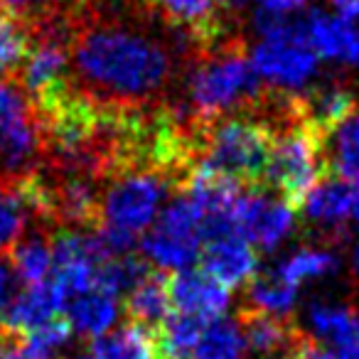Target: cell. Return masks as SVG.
<instances>
[{
  "label": "cell",
  "mask_w": 359,
  "mask_h": 359,
  "mask_svg": "<svg viewBox=\"0 0 359 359\" xmlns=\"http://www.w3.org/2000/svg\"><path fill=\"white\" fill-rule=\"evenodd\" d=\"M79 79L101 104L138 106L158 96L170 81L168 50L133 25L86 22L72 37Z\"/></svg>",
  "instance_id": "cell-1"
},
{
  "label": "cell",
  "mask_w": 359,
  "mask_h": 359,
  "mask_svg": "<svg viewBox=\"0 0 359 359\" xmlns=\"http://www.w3.org/2000/svg\"><path fill=\"white\" fill-rule=\"evenodd\" d=\"M187 91L195 123H212L236 109L259 106L264 99L261 79L246 60L244 45L234 37L197 52Z\"/></svg>",
  "instance_id": "cell-2"
},
{
  "label": "cell",
  "mask_w": 359,
  "mask_h": 359,
  "mask_svg": "<svg viewBox=\"0 0 359 359\" xmlns=\"http://www.w3.org/2000/svg\"><path fill=\"white\" fill-rule=\"evenodd\" d=\"M273 130L256 116H222L197 123V165L234 185L264 187Z\"/></svg>",
  "instance_id": "cell-3"
},
{
  "label": "cell",
  "mask_w": 359,
  "mask_h": 359,
  "mask_svg": "<svg viewBox=\"0 0 359 359\" xmlns=\"http://www.w3.org/2000/svg\"><path fill=\"white\" fill-rule=\"evenodd\" d=\"M269 168L264 185H269L283 202L298 210L310 190L327 175V138L303 118V109L271 126Z\"/></svg>",
  "instance_id": "cell-4"
},
{
  "label": "cell",
  "mask_w": 359,
  "mask_h": 359,
  "mask_svg": "<svg viewBox=\"0 0 359 359\" xmlns=\"http://www.w3.org/2000/svg\"><path fill=\"white\" fill-rule=\"evenodd\" d=\"M256 30L261 42L251 52L256 76L280 94H298L318 74V55L308 45L300 20L276 18L256 11Z\"/></svg>",
  "instance_id": "cell-5"
},
{
  "label": "cell",
  "mask_w": 359,
  "mask_h": 359,
  "mask_svg": "<svg viewBox=\"0 0 359 359\" xmlns=\"http://www.w3.org/2000/svg\"><path fill=\"white\" fill-rule=\"evenodd\" d=\"M205 215L187 195L175 197L143 236V256L160 269H190L205 246Z\"/></svg>",
  "instance_id": "cell-6"
},
{
  "label": "cell",
  "mask_w": 359,
  "mask_h": 359,
  "mask_svg": "<svg viewBox=\"0 0 359 359\" xmlns=\"http://www.w3.org/2000/svg\"><path fill=\"white\" fill-rule=\"evenodd\" d=\"M168 180L155 172H123L111 177V187L101 197V224L138 239L158 217Z\"/></svg>",
  "instance_id": "cell-7"
},
{
  "label": "cell",
  "mask_w": 359,
  "mask_h": 359,
  "mask_svg": "<svg viewBox=\"0 0 359 359\" xmlns=\"http://www.w3.org/2000/svg\"><path fill=\"white\" fill-rule=\"evenodd\" d=\"M295 226V210L278 195L251 187L241 190L234 207V234L251 246L273 251L290 236Z\"/></svg>",
  "instance_id": "cell-8"
},
{
  "label": "cell",
  "mask_w": 359,
  "mask_h": 359,
  "mask_svg": "<svg viewBox=\"0 0 359 359\" xmlns=\"http://www.w3.org/2000/svg\"><path fill=\"white\" fill-rule=\"evenodd\" d=\"M42 25H45L42 30L35 25V42L27 60L22 62V86L30 104L69 81L67 67H69L72 37L67 35V27L60 20H45Z\"/></svg>",
  "instance_id": "cell-9"
},
{
  "label": "cell",
  "mask_w": 359,
  "mask_h": 359,
  "mask_svg": "<svg viewBox=\"0 0 359 359\" xmlns=\"http://www.w3.org/2000/svg\"><path fill=\"white\" fill-rule=\"evenodd\" d=\"M37 145L40 135L30 101L13 81L0 79V160L18 175L32 160Z\"/></svg>",
  "instance_id": "cell-10"
},
{
  "label": "cell",
  "mask_w": 359,
  "mask_h": 359,
  "mask_svg": "<svg viewBox=\"0 0 359 359\" xmlns=\"http://www.w3.org/2000/svg\"><path fill=\"white\" fill-rule=\"evenodd\" d=\"M303 35L318 60L339 67H359V27L352 20L325 11H310L300 20Z\"/></svg>",
  "instance_id": "cell-11"
},
{
  "label": "cell",
  "mask_w": 359,
  "mask_h": 359,
  "mask_svg": "<svg viewBox=\"0 0 359 359\" xmlns=\"http://www.w3.org/2000/svg\"><path fill=\"white\" fill-rule=\"evenodd\" d=\"M65 308V295L57 290L52 280H45L40 285H27L0 313V332L20 337V334H27L42 325L52 323V320L62 318Z\"/></svg>",
  "instance_id": "cell-12"
},
{
  "label": "cell",
  "mask_w": 359,
  "mask_h": 359,
  "mask_svg": "<svg viewBox=\"0 0 359 359\" xmlns=\"http://www.w3.org/2000/svg\"><path fill=\"white\" fill-rule=\"evenodd\" d=\"M168 298L177 313L217 320L229 308V288L197 269H182L168 278Z\"/></svg>",
  "instance_id": "cell-13"
},
{
  "label": "cell",
  "mask_w": 359,
  "mask_h": 359,
  "mask_svg": "<svg viewBox=\"0 0 359 359\" xmlns=\"http://www.w3.org/2000/svg\"><path fill=\"white\" fill-rule=\"evenodd\" d=\"M352 205L354 185H349V180L339 177V175L327 172L305 195V200L300 202V210H303L310 226H315L320 234L337 239L347 219L352 217Z\"/></svg>",
  "instance_id": "cell-14"
},
{
  "label": "cell",
  "mask_w": 359,
  "mask_h": 359,
  "mask_svg": "<svg viewBox=\"0 0 359 359\" xmlns=\"http://www.w3.org/2000/svg\"><path fill=\"white\" fill-rule=\"evenodd\" d=\"M202 271L219 280L224 288H234L256 276L259 256L254 246L236 234H226L219 239H210L202 246Z\"/></svg>",
  "instance_id": "cell-15"
},
{
  "label": "cell",
  "mask_w": 359,
  "mask_h": 359,
  "mask_svg": "<svg viewBox=\"0 0 359 359\" xmlns=\"http://www.w3.org/2000/svg\"><path fill=\"white\" fill-rule=\"evenodd\" d=\"M300 109L303 118L325 138H330L334 128L357 109V94L344 81H325L308 96H300Z\"/></svg>",
  "instance_id": "cell-16"
},
{
  "label": "cell",
  "mask_w": 359,
  "mask_h": 359,
  "mask_svg": "<svg viewBox=\"0 0 359 359\" xmlns=\"http://www.w3.org/2000/svg\"><path fill=\"white\" fill-rule=\"evenodd\" d=\"M239 327L244 332L246 347L254 349L256 354H288L290 349H295L300 342L305 339V334L295 327L290 320L285 318H276V315L261 313V310H244L239 315Z\"/></svg>",
  "instance_id": "cell-17"
},
{
  "label": "cell",
  "mask_w": 359,
  "mask_h": 359,
  "mask_svg": "<svg viewBox=\"0 0 359 359\" xmlns=\"http://www.w3.org/2000/svg\"><path fill=\"white\" fill-rule=\"evenodd\" d=\"M158 6L170 22L190 27L197 50H205L229 37V25L222 22L217 0H158Z\"/></svg>",
  "instance_id": "cell-18"
},
{
  "label": "cell",
  "mask_w": 359,
  "mask_h": 359,
  "mask_svg": "<svg viewBox=\"0 0 359 359\" xmlns=\"http://www.w3.org/2000/svg\"><path fill=\"white\" fill-rule=\"evenodd\" d=\"M91 359H160L158 332L135 323L96 337L89 347Z\"/></svg>",
  "instance_id": "cell-19"
},
{
  "label": "cell",
  "mask_w": 359,
  "mask_h": 359,
  "mask_svg": "<svg viewBox=\"0 0 359 359\" xmlns=\"http://www.w3.org/2000/svg\"><path fill=\"white\" fill-rule=\"evenodd\" d=\"M126 313L128 323L143 325L158 332L160 325L170 315V298H168V278L158 271L150 269L133 288L126 293Z\"/></svg>",
  "instance_id": "cell-20"
},
{
  "label": "cell",
  "mask_w": 359,
  "mask_h": 359,
  "mask_svg": "<svg viewBox=\"0 0 359 359\" xmlns=\"http://www.w3.org/2000/svg\"><path fill=\"white\" fill-rule=\"evenodd\" d=\"M67 323L84 337H101L114 327L118 318V303L114 295H106L101 290L91 288L86 293L76 295L67 303Z\"/></svg>",
  "instance_id": "cell-21"
},
{
  "label": "cell",
  "mask_w": 359,
  "mask_h": 359,
  "mask_svg": "<svg viewBox=\"0 0 359 359\" xmlns=\"http://www.w3.org/2000/svg\"><path fill=\"white\" fill-rule=\"evenodd\" d=\"M339 271V256L327 246H300L293 254H288L276 273L285 278L288 283H313V280L330 278Z\"/></svg>",
  "instance_id": "cell-22"
},
{
  "label": "cell",
  "mask_w": 359,
  "mask_h": 359,
  "mask_svg": "<svg viewBox=\"0 0 359 359\" xmlns=\"http://www.w3.org/2000/svg\"><path fill=\"white\" fill-rule=\"evenodd\" d=\"M298 298H300L298 285L280 278L276 271L254 276L249 280V303L254 305V310H261V313L285 318V315H290L295 310Z\"/></svg>",
  "instance_id": "cell-23"
},
{
  "label": "cell",
  "mask_w": 359,
  "mask_h": 359,
  "mask_svg": "<svg viewBox=\"0 0 359 359\" xmlns=\"http://www.w3.org/2000/svg\"><path fill=\"white\" fill-rule=\"evenodd\" d=\"M327 172L344 180L359 177V106L334 128L327 145Z\"/></svg>",
  "instance_id": "cell-24"
},
{
  "label": "cell",
  "mask_w": 359,
  "mask_h": 359,
  "mask_svg": "<svg viewBox=\"0 0 359 359\" xmlns=\"http://www.w3.org/2000/svg\"><path fill=\"white\" fill-rule=\"evenodd\" d=\"M246 352V339L239 323L217 318L205 325V332L195 349V359H241Z\"/></svg>",
  "instance_id": "cell-25"
},
{
  "label": "cell",
  "mask_w": 359,
  "mask_h": 359,
  "mask_svg": "<svg viewBox=\"0 0 359 359\" xmlns=\"http://www.w3.org/2000/svg\"><path fill=\"white\" fill-rule=\"evenodd\" d=\"M11 266L25 285H40L52 273V246L42 236L18 241L11 251Z\"/></svg>",
  "instance_id": "cell-26"
},
{
  "label": "cell",
  "mask_w": 359,
  "mask_h": 359,
  "mask_svg": "<svg viewBox=\"0 0 359 359\" xmlns=\"http://www.w3.org/2000/svg\"><path fill=\"white\" fill-rule=\"evenodd\" d=\"M359 313L347 303H334V300H315L308 308V325L315 337L323 342H339L344 334L357 323Z\"/></svg>",
  "instance_id": "cell-27"
},
{
  "label": "cell",
  "mask_w": 359,
  "mask_h": 359,
  "mask_svg": "<svg viewBox=\"0 0 359 359\" xmlns=\"http://www.w3.org/2000/svg\"><path fill=\"white\" fill-rule=\"evenodd\" d=\"M72 332L74 330L67 323V318H57L32 332L20 334V342L35 359H55V354L69 342Z\"/></svg>",
  "instance_id": "cell-28"
},
{
  "label": "cell",
  "mask_w": 359,
  "mask_h": 359,
  "mask_svg": "<svg viewBox=\"0 0 359 359\" xmlns=\"http://www.w3.org/2000/svg\"><path fill=\"white\" fill-rule=\"evenodd\" d=\"M27 210L11 190H0V254L11 251L25 229Z\"/></svg>",
  "instance_id": "cell-29"
},
{
  "label": "cell",
  "mask_w": 359,
  "mask_h": 359,
  "mask_svg": "<svg viewBox=\"0 0 359 359\" xmlns=\"http://www.w3.org/2000/svg\"><path fill=\"white\" fill-rule=\"evenodd\" d=\"M261 13H269L276 18H293L298 11H303L308 0H256Z\"/></svg>",
  "instance_id": "cell-30"
},
{
  "label": "cell",
  "mask_w": 359,
  "mask_h": 359,
  "mask_svg": "<svg viewBox=\"0 0 359 359\" xmlns=\"http://www.w3.org/2000/svg\"><path fill=\"white\" fill-rule=\"evenodd\" d=\"M332 359H359V318L352 330L332 344Z\"/></svg>",
  "instance_id": "cell-31"
},
{
  "label": "cell",
  "mask_w": 359,
  "mask_h": 359,
  "mask_svg": "<svg viewBox=\"0 0 359 359\" xmlns=\"http://www.w3.org/2000/svg\"><path fill=\"white\" fill-rule=\"evenodd\" d=\"M283 359H332V352H327L325 347H320L318 339L305 337L295 349H290L288 354H283Z\"/></svg>",
  "instance_id": "cell-32"
},
{
  "label": "cell",
  "mask_w": 359,
  "mask_h": 359,
  "mask_svg": "<svg viewBox=\"0 0 359 359\" xmlns=\"http://www.w3.org/2000/svg\"><path fill=\"white\" fill-rule=\"evenodd\" d=\"M11 288H13V280H11V269L3 259H0V313L6 310V305L11 303Z\"/></svg>",
  "instance_id": "cell-33"
},
{
  "label": "cell",
  "mask_w": 359,
  "mask_h": 359,
  "mask_svg": "<svg viewBox=\"0 0 359 359\" xmlns=\"http://www.w3.org/2000/svg\"><path fill=\"white\" fill-rule=\"evenodd\" d=\"M337 11L339 18L344 20H359V0H330Z\"/></svg>",
  "instance_id": "cell-34"
},
{
  "label": "cell",
  "mask_w": 359,
  "mask_h": 359,
  "mask_svg": "<svg viewBox=\"0 0 359 359\" xmlns=\"http://www.w3.org/2000/svg\"><path fill=\"white\" fill-rule=\"evenodd\" d=\"M0 3H6L8 8H15V11H22V8H30L35 0H0Z\"/></svg>",
  "instance_id": "cell-35"
},
{
  "label": "cell",
  "mask_w": 359,
  "mask_h": 359,
  "mask_svg": "<svg viewBox=\"0 0 359 359\" xmlns=\"http://www.w3.org/2000/svg\"><path fill=\"white\" fill-rule=\"evenodd\" d=\"M352 273H354V278H357V283H359V241L354 244V249H352Z\"/></svg>",
  "instance_id": "cell-36"
},
{
  "label": "cell",
  "mask_w": 359,
  "mask_h": 359,
  "mask_svg": "<svg viewBox=\"0 0 359 359\" xmlns=\"http://www.w3.org/2000/svg\"><path fill=\"white\" fill-rule=\"evenodd\" d=\"M352 217L359 222V177L354 180V205H352Z\"/></svg>",
  "instance_id": "cell-37"
},
{
  "label": "cell",
  "mask_w": 359,
  "mask_h": 359,
  "mask_svg": "<svg viewBox=\"0 0 359 359\" xmlns=\"http://www.w3.org/2000/svg\"><path fill=\"white\" fill-rule=\"evenodd\" d=\"M60 359H91L89 352H72V354H65V357Z\"/></svg>",
  "instance_id": "cell-38"
},
{
  "label": "cell",
  "mask_w": 359,
  "mask_h": 359,
  "mask_svg": "<svg viewBox=\"0 0 359 359\" xmlns=\"http://www.w3.org/2000/svg\"><path fill=\"white\" fill-rule=\"evenodd\" d=\"M229 6H246V3H251V0H226Z\"/></svg>",
  "instance_id": "cell-39"
}]
</instances>
